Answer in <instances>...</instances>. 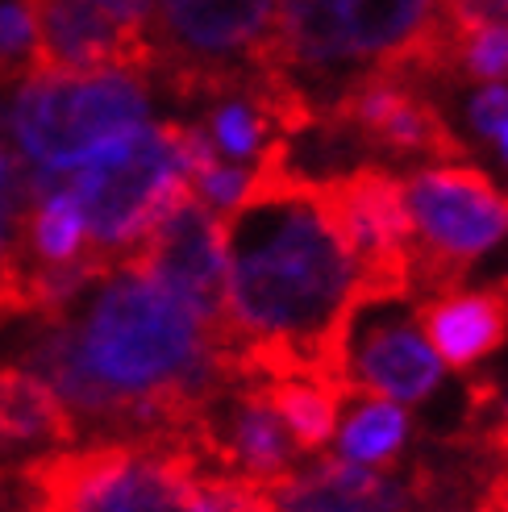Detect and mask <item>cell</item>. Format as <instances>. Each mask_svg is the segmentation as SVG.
Returning <instances> with one entry per match:
<instances>
[{
	"label": "cell",
	"instance_id": "cell-6",
	"mask_svg": "<svg viewBox=\"0 0 508 512\" xmlns=\"http://www.w3.org/2000/svg\"><path fill=\"white\" fill-rule=\"evenodd\" d=\"M279 0H155V75L184 100L275 71Z\"/></svg>",
	"mask_w": 508,
	"mask_h": 512
},
{
	"label": "cell",
	"instance_id": "cell-14",
	"mask_svg": "<svg viewBox=\"0 0 508 512\" xmlns=\"http://www.w3.org/2000/svg\"><path fill=\"white\" fill-rule=\"evenodd\" d=\"M38 67L50 75L142 71L155 75V46L146 30H130L117 17L84 0H34Z\"/></svg>",
	"mask_w": 508,
	"mask_h": 512
},
{
	"label": "cell",
	"instance_id": "cell-25",
	"mask_svg": "<svg viewBox=\"0 0 508 512\" xmlns=\"http://www.w3.org/2000/svg\"><path fill=\"white\" fill-rule=\"evenodd\" d=\"M479 512H488V508H479Z\"/></svg>",
	"mask_w": 508,
	"mask_h": 512
},
{
	"label": "cell",
	"instance_id": "cell-17",
	"mask_svg": "<svg viewBox=\"0 0 508 512\" xmlns=\"http://www.w3.org/2000/svg\"><path fill=\"white\" fill-rule=\"evenodd\" d=\"M259 383L267 388L275 413L284 417L300 454H321V446L338 433V408L346 392L325 375H275Z\"/></svg>",
	"mask_w": 508,
	"mask_h": 512
},
{
	"label": "cell",
	"instance_id": "cell-4",
	"mask_svg": "<svg viewBox=\"0 0 508 512\" xmlns=\"http://www.w3.org/2000/svg\"><path fill=\"white\" fill-rule=\"evenodd\" d=\"M213 163H221V155L200 125L146 121L59 175L84 209L96 259L121 263L155 234L175 204L192 196V179Z\"/></svg>",
	"mask_w": 508,
	"mask_h": 512
},
{
	"label": "cell",
	"instance_id": "cell-8",
	"mask_svg": "<svg viewBox=\"0 0 508 512\" xmlns=\"http://www.w3.org/2000/svg\"><path fill=\"white\" fill-rule=\"evenodd\" d=\"M338 383L346 396H384L421 404L438 392L442 358L429 346L404 292H363L342 329Z\"/></svg>",
	"mask_w": 508,
	"mask_h": 512
},
{
	"label": "cell",
	"instance_id": "cell-20",
	"mask_svg": "<svg viewBox=\"0 0 508 512\" xmlns=\"http://www.w3.org/2000/svg\"><path fill=\"white\" fill-rule=\"evenodd\" d=\"M463 75L475 84H508V21H484L450 30L438 50V67L429 80H450Z\"/></svg>",
	"mask_w": 508,
	"mask_h": 512
},
{
	"label": "cell",
	"instance_id": "cell-23",
	"mask_svg": "<svg viewBox=\"0 0 508 512\" xmlns=\"http://www.w3.org/2000/svg\"><path fill=\"white\" fill-rule=\"evenodd\" d=\"M446 25L463 30V25H484V21H508V0H442Z\"/></svg>",
	"mask_w": 508,
	"mask_h": 512
},
{
	"label": "cell",
	"instance_id": "cell-10",
	"mask_svg": "<svg viewBox=\"0 0 508 512\" xmlns=\"http://www.w3.org/2000/svg\"><path fill=\"white\" fill-rule=\"evenodd\" d=\"M150 279L180 296L188 309L225 342V279H230V250H225V217L213 213L205 200L184 196L155 225L134 254Z\"/></svg>",
	"mask_w": 508,
	"mask_h": 512
},
{
	"label": "cell",
	"instance_id": "cell-5",
	"mask_svg": "<svg viewBox=\"0 0 508 512\" xmlns=\"http://www.w3.org/2000/svg\"><path fill=\"white\" fill-rule=\"evenodd\" d=\"M146 121L150 84L142 71H34L17 84H0V134L13 142L25 171H67Z\"/></svg>",
	"mask_w": 508,
	"mask_h": 512
},
{
	"label": "cell",
	"instance_id": "cell-16",
	"mask_svg": "<svg viewBox=\"0 0 508 512\" xmlns=\"http://www.w3.org/2000/svg\"><path fill=\"white\" fill-rule=\"evenodd\" d=\"M417 321L450 371H471L508 342V279L496 288H446L421 304Z\"/></svg>",
	"mask_w": 508,
	"mask_h": 512
},
{
	"label": "cell",
	"instance_id": "cell-9",
	"mask_svg": "<svg viewBox=\"0 0 508 512\" xmlns=\"http://www.w3.org/2000/svg\"><path fill=\"white\" fill-rule=\"evenodd\" d=\"M354 142V150L384 155L400 163H450L463 155L450 121L442 117L438 100H429L417 75L409 71H371L350 84L338 105L325 113Z\"/></svg>",
	"mask_w": 508,
	"mask_h": 512
},
{
	"label": "cell",
	"instance_id": "cell-1",
	"mask_svg": "<svg viewBox=\"0 0 508 512\" xmlns=\"http://www.w3.org/2000/svg\"><path fill=\"white\" fill-rule=\"evenodd\" d=\"M0 363L34 371L92 442H188L238 383L230 346L138 263H105L63 309H0Z\"/></svg>",
	"mask_w": 508,
	"mask_h": 512
},
{
	"label": "cell",
	"instance_id": "cell-15",
	"mask_svg": "<svg viewBox=\"0 0 508 512\" xmlns=\"http://www.w3.org/2000/svg\"><path fill=\"white\" fill-rule=\"evenodd\" d=\"M67 446H80V425L67 404L34 371L0 363V479Z\"/></svg>",
	"mask_w": 508,
	"mask_h": 512
},
{
	"label": "cell",
	"instance_id": "cell-24",
	"mask_svg": "<svg viewBox=\"0 0 508 512\" xmlns=\"http://www.w3.org/2000/svg\"><path fill=\"white\" fill-rule=\"evenodd\" d=\"M84 5H96L100 13L117 17L130 30H146L150 34V17H155V0H84Z\"/></svg>",
	"mask_w": 508,
	"mask_h": 512
},
{
	"label": "cell",
	"instance_id": "cell-19",
	"mask_svg": "<svg viewBox=\"0 0 508 512\" xmlns=\"http://www.w3.org/2000/svg\"><path fill=\"white\" fill-rule=\"evenodd\" d=\"M338 438V454L359 467H392L404 442H409V417L396 400L359 396V404L346 413Z\"/></svg>",
	"mask_w": 508,
	"mask_h": 512
},
{
	"label": "cell",
	"instance_id": "cell-2",
	"mask_svg": "<svg viewBox=\"0 0 508 512\" xmlns=\"http://www.w3.org/2000/svg\"><path fill=\"white\" fill-rule=\"evenodd\" d=\"M225 250V346L238 379L325 375L338 383L342 329L367 279L329 184L296 179L271 155L242 209L225 217Z\"/></svg>",
	"mask_w": 508,
	"mask_h": 512
},
{
	"label": "cell",
	"instance_id": "cell-11",
	"mask_svg": "<svg viewBox=\"0 0 508 512\" xmlns=\"http://www.w3.org/2000/svg\"><path fill=\"white\" fill-rule=\"evenodd\" d=\"M342 234L363 267L367 292L413 296V225L400 179L384 167H359L329 184Z\"/></svg>",
	"mask_w": 508,
	"mask_h": 512
},
{
	"label": "cell",
	"instance_id": "cell-12",
	"mask_svg": "<svg viewBox=\"0 0 508 512\" xmlns=\"http://www.w3.org/2000/svg\"><path fill=\"white\" fill-rule=\"evenodd\" d=\"M263 488L279 512H429L446 496V475L425 467L388 475L342 454H321L313 467H296Z\"/></svg>",
	"mask_w": 508,
	"mask_h": 512
},
{
	"label": "cell",
	"instance_id": "cell-7",
	"mask_svg": "<svg viewBox=\"0 0 508 512\" xmlns=\"http://www.w3.org/2000/svg\"><path fill=\"white\" fill-rule=\"evenodd\" d=\"M413 225V292H446L508 238V192L484 167L425 163L400 179Z\"/></svg>",
	"mask_w": 508,
	"mask_h": 512
},
{
	"label": "cell",
	"instance_id": "cell-13",
	"mask_svg": "<svg viewBox=\"0 0 508 512\" xmlns=\"http://www.w3.org/2000/svg\"><path fill=\"white\" fill-rule=\"evenodd\" d=\"M329 13L359 75L409 71L429 80L446 38L442 0H329Z\"/></svg>",
	"mask_w": 508,
	"mask_h": 512
},
{
	"label": "cell",
	"instance_id": "cell-22",
	"mask_svg": "<svg viewBox=\"0 0 508 512\" xmlns=\"http://www.w3.org/2000/svg\"><path fill=\"white\" fill-rule=\"evenodd\" d=\"M254 184H259V167H242V163L221 159L192 179V196L205 200L213 213L230 217L234 209H242V200L254 192Z\"/></svg>",
	"mask_w": 508,
	"mask_h": 512
},
{
	"label": "cell",
	"instance_id": "cell-21",
	"mask_svg": "<svg viewBox=\"0 0 508 512\" xmlns=\"http://www.w3.org/2000/svg\"><path fill=\"white\" fill-rule=\"evenodd\" d=\"M463 130L508 175V84H475L463 96Z\"/></svg>",
	"mask_w": 508,
	"mask_h": 512
},
{
	"label": "cell",
	"instance_id": "cell-18",
	"mask_svg": "<svg viewBox=\"0 0 508 512\" xmlns=\"http://www.w3.org/2000/svg\"><path fill=\"white\" fill-rule=\"evenodd\" d=\"M25 221H30V171L0 134V309H21Z\"/></svg>",
	"mask_w": 508,
	"mask_h": 512
},
{
	"label": "cell",
	"instance_id": "cell-3",
	"mask_svg": "<svg viewBox=\"0 0 508 512\" xmlns=\"http://www.w3.org/2000/svg\"><path fill=\"white\" fill-rule=\"evenodd\" d=\"M17 512H279L263 483L200 458L188 442H88L21 463Z\"/></svg>",
	"mask_w": 508,
	"mask_h": 512
}]
</instances>
